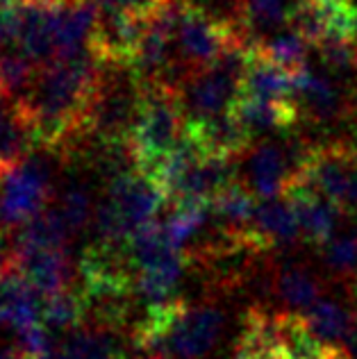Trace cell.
<instances>
[{"mask_svg":"<svg viewBox=\"0 0 357 359\" xmlns=\"http://www.w3.org/2000/svg\"><path fill=\"white\" fill-rule=\"evenodd\" d=\"M142 87V107L130 135L135 148L137 166L146 175H153L159 162L171 153L182 139L187 128V109L180 87L166 82L139 84Z\"/></svg>","mask_w":357,"mask_h":359,"instance_id":"1","label":"cell"},{"mask_svg":"<svg viewBox=\"0 0 357 359\" xmlns=\"http://www.w3.org/2000/svg\"><path fill=\"white\" fill-rule=\"evenodd\" d=\"M0 225L12 232L50 205L53 175L39 159H23L0 182Z\"/></svg>","mask_w":357,"mask_h":359,"instance_id":"2","label":"cell"},{"mask_svg":"<svg viewBox=\"0 0 357 359\" xmlns=\"http://www.w3.org/2000/svg\"><path fill=\"white\" fill-rule=\"evenodd\" d=\"M148 18L150 16L123 12V9L102 7L96 32L89 41L91 53L109 66L128 69L148 30Z\"/></svg>","mask_w":357,"mask_h":359,"instance_id":"3","label":"cell"},{"mask_svg":"<svg viewBox=\"0 0 357 359\" xmlns=\"http://www.w3.org/2000/svg\"><path fill=\"white\" fill-rule=\"evenodd\" d=\"M223 330V314L216 307L201 305L182 309L162 344L168 359H205Z\"/></svg>","mask_w":357,"mask_h":359,"instance_id":"4","label":"cell"},{"mask_svg":"<svg viewBox=\"0 0 357 359\" xmlns=\"http://www.w3.org/2000/svg\"><path fill=\"white\" fill-rule=\"evenodd\" d=\"M283 194L289 205L294 207L305 241L321 248L335 234L337 219L342 214L339 205L323 196L316 187L303 182V180H289Z\"/></svg>","mask_w":357,"mask_h":359,"instance_id":"5","label":"cell"},{"mask_svg":"<svg viewBox=\"0 0 357 359\" xmlns=\"http://www.w3.org/2000/svg\"><path fill=\"white\" fill-rule=\"evenodd\" d=\"M14 266L32 282L43 298L73 287V264L69 248H23L14 250Z\"/></svg>","mask_w":357,"mask_h":359,"instance_id":"6","label":"cell"},{"mask_svg":"<svg viewBox=\"0 0 357 359\" xmlns=\"http://www.w3.org/2000/svg\"><path fill=\"white\" fill-rule=\"evenodd\" d=\"M232 182H237L234 157L205 155L177 177V182L171 187V191H168V203L187 201V198L212 201L216 194L223 191V189L230 187Z\"/></svg>","mask_w":357,"mask_h":359,"instance_id":"7","label":"cell"},{"mask_svg":"<svg viewBox=\"0 0 357 359\" xmlns=\"http://www.w3.org/2000/svg\"><path fill=\"white\" fill-rule=\"evenodd\" d=\"M230 111L246 126L252 137L267 132H291L305 121L294 98L239 96Z\"/></svg>","mask_w":357,"mask_h":359,"instance_id":"8","label":"cell"},{"mask_svg":"<svg viewBox=\"0 0 357 359\" xmlns=\"http://www.w3.org/2000/svg\"><path fill=\"white\" fill-rule=\"evenodd\" d=\"M291 98L298 102L303 118H314L321 123L342 118L349 109L344 93L330 80L312 73L307 66L291 73Z\"/></svg>","mask_w":357,"mask_h":359,"instance_id":"9","label":"cell"},{"mask_svg":"<svg viewBox=\"0 0 357 359\" xmlns=\"http://www.w3.org/2000/svg\"><path fill=\"white\" fill-rule=\"evenodd\" d=\"M187 130L201 141L208 155H223L234 159L250 153L252 139H255L232 111H223V114L208 118H187Z\"/></svg>","mask_w":357,"mask_h":359,"instance_id":"10","label":"cell"},{"mask_svg":"<svg viewBox=\"0 0 357 359\" xmlns=\"http://www.w3.org/2000/svg\"><path fill=\"white\" fill-rule=\"evenodd\" d=\"M126 330L84 318L67 332L62 351L67 359H126Z\"/></svg>","mask_w":357,"mask_h":359,"instance_id":"11","label":"cell"},{"mask_svg":"<svg viewBox=\"0 0 357 359\" xmlns=\"http://www.w3.org/2000/svg\"><path fill=\"white\" fill-rule=\"evenodd\" d=\"M234 359H287L280 339L278 311L257 305L243 311Z\"/></svg>","mask_w":357,"mask_h":359,"instance_id":"12","label":"cell"},{"mask_svg":"<svg viewBox=\"0 0 357 359\" xmlns=\"http://www.w3.org/2000/svg\"><path fill=\"white\" fill-rule=\"evenodd\" d=\"M252 239L260 243L262 250L271 252L280 245L294 243L300 234V223L296 219L294 207L289 205V201H278L276 198H264L262 203H257L255 219L250 225Z\"/></svg>","mask_w":357,"mask_h":359,"instance_id":"13","label":"cell"},{"mask_svg":"<svg viewBox=\"0 0 357 359\" xmlns=\"http://www.w3.org/2000/svg\"><path fill=\"white\" fill-rule=\"evenodd\" d=\"M41 294L18 269L0 278V325L12 330L41 320Z\"/></svg>","mask_w":357,"mask_h":359,"instance_id":"14","label":"cell"},{"mask_svg":"<svg viewBox=\"0 0 357 359\" xmlns=\"http://www.w3.org/2000/svg\"><path fill=\"white\" fill-rule=\"evenodd\" d=\"M291 177V162L287 146L262 144L250 150L248 157V182L252 194L260 198H276L285 191Z\"/></svg>","mask_w":357,"mask_h":359,"instance_id":"15","label":"cell"},{"mask_svg":"<svg viewBox=\"0 0 357 359\" xmlns=\"http://www.w3.org/2000/svg\"><path fill=\"white\" fill-rule=\"evenodd\" d=\"M36 146L16 100L0 98V182L3 177L27 159L30 148Z\"/></svg>","mask_w":357,"mask_h":359,"instance_id":"16","label":"cell"},{"mask_svg":"<svg viewBox=\"0 0 357 359\" xmlns=\"http://www.w3.org/2000/svg\"><path fill=\"white\" fill-rule=\"evenodd\" d=\"M241 96L252 98H291V73L260 53L257 41L250 43L248 66L241 80Z\"/></svg>","mask_w":357,"mask_h":359,"instance_id":"17","label":"cell"},{"mask_svg":"<svg viewBox=\"0 0 357 359\" xmlns=\"http://www.w3.org/2000/svg\"><path fill=\"white\" fill-rule=\"evenodd\" d=\"M255 194L248 187L232 182L212 198V219L234 232H248L255 219Z\"/></svg>","mask_w":357,"mask_h":359,"instance_id":"18","label":"cell"},{"mask_svg":"<svg viewBox=\"0 0 357 359\" xmlns=\"http://www.w3.org/2000/svg\"><path fill=\"white\" fill-rule=\"evenodd\" d=\"M41 66L27 55L21 43L0 50V93L9 100H21L39 75Z\"/></svg>","mask_w":357,"mask_h":359,"instance_id":"19","label":"cell"},{"mask_svg":"<svg viewBox=\"0 0 357 359\" xmlns=\"http://www.w3.org/2000/svg\"><path fill=\"white\" fill-rule=\"evenodd\" d=\"M276 291L291 309H307L321 300V282L300 264H287L278 271Z\"/></svg>","mask_w":357,"mask_h":359,"instance_id":"20","label":"cell"},{"mask_svg":"<svg viewBox=\"0 0 357 359\" xmlns=\"http://www.w3.org/2000/svg\"><path fill=\"white\" fill-rule=\"evenodd\" d=\"M303 318L307 327L325 344L346 341V337H349L353 320H355L349 316V311L335 300H316L312 307L305 309Z\"/></svg>","mask_w":357,"mask_h":359,"instance_id":"21","label":"cell"},{"mask_svg":"<svg viewBox=\"0 0 357 359\" xmlns=\"http://www.w3.org/2000/svg\"><path fill=\"white\" fill-rule=\"evenodd\" d=\"M87 318V300L80 287H69L46 298L41 309V320L48 330H64L69 332Z\"/></svg>","mask_w":357,"mask_h":359,"instance_id":"22","label":"cell"},{"mask_svg":"<svg viewBox=\"0 0 357 359\" xmlns=\"http://www.w3.org/2000/svg\"><path fill=\"white\" fill-rule=\"evenodd\" d=\"M234 16L248 27L255 30H278L289 27V5L291 0H232Z\"/></svg>","mask_w":357,"mask_h":359,"instance_id":"23","label":"cell"},{"mask_svg":"<svg viewBox=\"0 0 357 359\" xmlns=\"http://www.w3.org/2000/svg\"><path fill=\"white\" fill-rule=\"evenodd\" d=\"M307 39H303L298 32H294L289 27V32L285 34H274L264 41H257L260 53L264 55L267 60H271L274 64L283 66L285 71L294 73L298 69H303L307 62V48H309Z\"/></svg>","mask_w":357,"mask_h":359,"instance_id":"24","label":"cell"},{"mask_svg":"<svg viewBox=\"0 0 357 359\" xmlns=\"http://www.w3.org/2000/svg\"><path fill=\"white\" fill-rule=\"evenodd\" d=\"M321 252L335 276H351L357 271V232L332 234L321 245Z\"/></svg>","mask_w":357,"mask_h":359,"instance_id":"25","label":"cell"},{"mask_svg":"<svg viewBox=\"0 0 357 359\" xmlns=\"http://www.w3.org/2000/svg\"><path fill=\"white\" fill-rule=\"evenodd\" d=\"M58 207L62 210L64 219H67L71 232H80L87 228V223L91 221V216L96 214L91 205V196L84 187L73 184L67 191L62 194V201L58 203Z\"/></svg>","mask_w":357,"mask_h":359,"instance_id":"26","label":"cell"},{"mask_svg":"<svg viewBox=\"0 0 357 359\" xmlns=\"http://www.w3.org/2000/svg\"><path fill=\"white\" fill-rule=\"evenodd\" d=\"M14 332H16L14 346L18 348V351H23L30 359H39L53 348L48 327L43 325V320H36V323L18 327V330H14Z\"/></svg>","mask_w":357,"mask_h":359,"instance_id":"27","label":"cell"},{"mask_svg":"<svg viewBox=\"0 0 357 359\" xmlns=\"http://www.w3.org/2000/svg\"><path fill=\"white\" fill-rule=\"evenodd\" d=\"M23 0H0V50L18 43Z\"/></svg>","mask_w":357,"mask_h":359,"instance_id":"28","label":"cell"},{"mask_svg":"<svg viewBox=\"0 0 357 359\" xmlns=\"http://www.w3.org/2000/svg\"><path fill=\"white\" fill-rule=\"evenodd\" d=\"M98 3L105 9H123V12L150 16L162 0H98Z\"/></svg>","mask_w":357,"mask_h":359,"instance_id":"29","label":"cell"},{"mask_svg":"<svg viewBox=\"0 0 357 359\" xmlns=\"http://www.w3.org/2000/svg\"><path fill=\"white\" fill-rule=\"evenodd\" d=\"M14 266V252H12V237L9 232L0 225V278L9 273Z\"/></svg>","mask_w":357,"mask_h":359,"instance_id":"30","label":"cell"},{"mask_svg":"<svg viewBox=\"0 0 357 359\" xmlns=\"http://www.w3.org/2000/svg\"><path fill=\"white\" fill-rule=\"evenodd\" d=\"M339 210H342V214L357 216V166L353 168V175L349 180V187H346L344 201L339 203Z\"/></svg>","mask_w":357,"mask_h":359,"instance_id":"31","label":"cell"},{"mask_svg":"<svg viewBox=\"0 0 357 359\" xmlns=\"http://www.w3.org/2000/svg\"><path fill=\"white\" fill-rule=\"evenodd\" d=\"M0 359H30L23 351H18L16 346L12 348H0Z\"/></svg>","mask_w":357,"mask_h":359,"instance_id":"32","label":"cell"},{"mask_svg":"<svg viewBox=\"0 0 357 359\" xmlns=\"http://www.w3.org/2000/svg\"><path fill=\"white\" fill-rule=\"evenodd\" d=\"M39 359H67V355H64V351H55V348H50V351Z\"/></svg>","mask_w":357,"mask_h":359,"instance_id":"33","label":"cell"},{"mask_svg":"<svg viewBox=\"0 0 357 359\" xmlns=\"http://www.w3.org/2000/svg\"><path fill=\"white\" fill-rule=\"evenodd\" d=\"M353 289H355V296H357V271H355V282H353Z\"/></svg>","mask_w":357,"mask_h":359,"instance_id":"34","label":"cell"}]
</instances>
